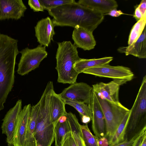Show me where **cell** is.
<instances>
[{"label":"cell","mask_w":146,"mask_h":146,"mask_svg":"<svg viewBox=\"0 0 146 146\" xmlns=\"http://www.w3.org/2000/svg\"><path fill=\"white\" fill-rule=\"evenodd\" d=\"M54 26H76L93 33L103 21L104 15L77 2L65 4L48 10Z\"/></svg>","instance_id":"obj_1"},{"label":"cell","mask_w":146,"mask_h":146,"mask_svg":"<svg viewBox=\"0 0 146 146\" xmlns=\"http://www.w3.org/2000/svg\"><path fill=\"white\" fill-rule=\"evenodd\" d=\"M18 42L0 33V111L4 109L14 83L16 58L19 52Z\"/></svg>","instance_id":"obj_2"},{"label":"cell","mask_w":146,"mask_h":146,"mask_svg":"<svg viewBox=\"0 0 146 146\" xmlns=\"http://www.w3.org/2000/svg\"><path fill=\"white\" fill-rule=\"evenodd\" d=\"M53 90V82L49 81L39 101L34 133L36 146H51L54 140L55 125L52 121L50 111V98Z\"/></svg>","instance_id":"obj_3"},{"label":"cell","mask_w":146,"mask_h":146,"mask_svg":"<svg viewBox=\"0 0 146 146\" xmlns=\"http://www.w3.org/2000/svg\"><path fill=\"white\" fill-rule=\"evenodd\" d=\"M57 44L55 68L58 73L57 82L63 84L74 83L79 74L74 70V65L81 58L77 48L70 41H64Z\"/></svg>","instance_id":"obj_4"},{"label":"cell","mask_w":146,"mask_h":146,"mask_svg":"<svg viewBox=\"0 0 146 146\" xmlns=\"http://www.w3.org/2000/svg\"><path fill=\"white\" fill-rule=\"evenodd\" d=\"M146 129V75L141 85L130 113L125 128V141L130 140Z\"/></svg>","instance_id":"obj_5"},{"label":"cell","mask_w":146,"mask_h":146,"mask_svg":"<svg viewBox=\"0 0 146 146\" xmlns=\"http://www.w3.org/2000/svg\"><path fill=\"white\" fill-rule=\"evenodd\" d=\"M94 92L104 116L106 128L105 137L108 140L114 135L119 125L130 110L121 104H114L102 99Z\"/></svg>","instance_id":"obj_6"},{"label":"cell","mask_w":146,"mask_h":146,"mask_svg":"<svg viewBox=\"0 0 146 146\" xmlns=\"http://www.w3.org/2000/svg\"><path fill=\"white\" fill-rule=\"evenodd\" d=\"M19 52L21 55L17 72L21 76L27 74L38 68L41 62L48 55L46 47L40 45L33 49L26 48Z\"/></svg>","instance_id":"obj_7"},{"label":"cell","mask_w":146,"mask_h":146,"mask_svg":"<svg viewBox=\"0 0 146 146\" xmlns=\"http://www.w3.org/2000/svg\"><path fill=\"white\" fill-rule=\"evenodd\" d=\"M82 73L96 76L116 80H132L134 74L130 69L122 66H112L108 64L86 69Z\"/></svg>","instance_id":"obj_8"},{"label":"cell","mask_w":146,"mask_h":146,"mask_svg":"<svg viewBox=\"0 0 146 146\" xmlns=\"http://www.w3.org/2000/svg\"><path fill=\"white\" fill-rule=\"evenodd\" d=\"M92 87L86 83L76 82L65 88L58 95L64 101L70 100L90 104Z\"/></svg>","instance_id":"obj_9"},{"label":"cell","mask_w":146,"mask_h":146,"mask_svg":"<svg viewBox=\"0 0 146 146\" xmlns=\"http://www.w3.org/2000/svg\"><path fill=\"white\" fill-rule=\"evenodd\" d=\"M128 81L124 80H113L108 83L100 82L92 85L93 90L102 99L120 104L119 97L120 86Z\"/></svg>","instance_id":"obj_10"},{"label":"cell","mask_w":146,"mask_h":146,"mask_svg":"<svg viewBox=\"0 0 146 146\" xmlns=\"http://www.w3.org/2000/svg\"><path fill=\"white\" fill-rule=\"evenodd\" d=\"M31 106H25L19 112L14 129L12 146H26L28 120Z\"/></svg>","instance_id":"obj_11"},{"label":"cell","mask_w":146,"mask_h":146,"mask_svg":"<svg viewBox=\"0 0 146 146\" xmlns=\"http://www.w3.org/2000/svg\"><path fill=\"white\" fill-rule=\"evenodd\" d=\"M22 101L19 100L15 105L7 113L2 119V133L6 136L8 146H12V141L18 115L22 109Z\"/></svg>","instance_id":"obj_12"},{"label":"cell","mask_w":146,"mask_h":146,"mask_svg":"<svg viewBox=\"0 0 146 146\" xmlns=\"http://www.w3.org/2000/svg\"><path fill=\"white\" fill-rule=\"evenodd\" d=\"M27 9L22 0H0L1 20H18L24 16Z\"/></svg>","instance_id":"obj_13"},{"label":"cell","mask_w":146,"mask_h":146,"mask_svg":"<svg viewBox=\"0 0 146 146\" xmlns=\"http://www.w3.org/2000/svg\"><path fill=\"white\" fill-rule=\"evenodd\" d=\"M90 104L92 113V128L99 140L105 137L106 122L102 110L93 90Z\"/></svg>","instance_id":"obj_14"},{"label":"cell","mask_w":146,"mask_h":146,"mask_svg":"<svg viewBox=\"0 0 146 146\" xmlns=\"http://www.w3.org/2000/svg\"><path fill=\"white\" fill-rule=\"evenodd\" d=\"M54 26L49 17L39 21L35 27V35L41 46L48 47L55 34Z\"/></svg>","instance_id":"obj_15"},{"label":"cell","mask_w":146,"mask_h":146,"mask_svg":"<svg viewBox=\"0 0 146 146\" xmlns=\"http://www.w3.org/2000/svg\"><path fill=\"white\" fill-rule=\"evenodd\" d=\"M72 38L74 44L77 48H81L84 50L93 49L96 45L93 33L79 26L74 28Z\"/></svg>","instance_id":"obj_16"},{"label":"cell","mask_w":146,"mask_h":146,"mask_svg":"<svg viewBox=\"0 0 146 146\" xmlns=\"http://www.w3.org/2000/svg\"><path fill=\"white\" fill-rule=\"evenodd\" d=\"M146 27L137 40L132 45L119 48L118 51L127 56L131 55L139 58H146Z\"/></svg>","instance_id":"obj_17"},{"label":"cell","mask_w":146,"mask_h":146,"mask_svg":"<svg viewBox=\"0 0 146 146\" xmlns=\"http://www.w3.org/2000/svg\"><path fill=\"white\" fill-rule=\"evenodd\" d=\"M77 3L103 15L113 9H117L118 6L114 0H80Z\"/></svg>","instance_id":"obj_18"},{"label":"cell","mask_w":146,"mask_h":146,"mask_svg":"<svg viewBox=\"0 0 146 146\" xmlns=\"http://www.w3.org/2000/svg\"><path fill=\"white\" fill-rule=\"evenodd\" d=\"M65 104L64 101L53 90L50 98V111L52 121L54 125L61 117L66 115Z\"/></svg>","instance_id":"obj_19"},{"label":"cell","mask_w":146,"mask_h":146,"mask_svg":"<svg viewBox=\"0 0 146 146\" xmlns=\"http://www.w3.org/2000/svg\"><path fill=\"white\" fill-rule=\"evenodd\" d=\"M39 106L38 102L31 107L28 120L26 146H36L34 133Z\"/></svg>","instance_id":"obj_20"},{"label":"cell","mask_w":146,"mask_h":146,"mask_svg":"<svg viewBox=\"0 0 146 146\" xmlns=\"http://www.w3.org/2000/svg\"><path fill=\"white\" fill-rule=\"evenodd\" d=\"M113 59V57L111 56L91 59L81 58L75 63L74 68L75 71L79 74L86 69L109 64Z\"/></svg>","instance_id":"obj_21"},{"label":"cell","mask_w":146,"mask_h":146,"mask_svg":"<svg viewBox=\"0 0 146 146\" xmlns=\"http://www.w3.org/2000/svg\"><path fill=\"white\" fill-rule=\"evenodd\" d=\"M66 116L77 146H85L82 137L80 127V124L76 115L70 112L67 113Z\"/></svg>","instance_id":"obj_22"},{"label":"cell","mask_w":146,"mask_h":146,"mask_svg":"<svg viewBox=\"0 0 146 146\" xmlns=\"http://www.w3.org/2000/svg\"><path fill=\"white\" fill-rule=\"evenodd\" d=\"M71 131L67 118L64 121H58L55 125L54 136L55 146H61L63 138L66 134Z\"/></svg>","instance_id":"obj_23"},{"label":"cell","mask_w":146,"mask_h":146,"mask_svg":"<svg viewBox=\"0 0 146 146\" xmlns=\"http://www.w3.org/2000/svg\"><path fill=\"white\" fill-rule=\"evenodd\" d=\"M130 111V110L119 125L114 135L108 140L109 146H113L124 141L125 131Z\"/></svg>","instance_id":"obj_24"},{"label":"cell","mask_w":146,"mask_h":146,"mask_svg":"<svg viewBox=\"0 0 146 146\" xmlns=\"http://www.w3.org/2000/svg\"><path fill=\"white\" fill-rule=\"evenodd\" d=\"M146 15L137 21L132 27L129 36L128 46L132 45L137 40L146 27Z\"/></svg>","instance_id":"obj_25"},{"label":"cell","mask_w":146,"mask_h":146,"mask_svg":"<svg viewBox=\"0 0 146 146\" xmlns=\"http://www.w3.org/2000/svg\"><path fill=\"white\" fill-rule=\"evenodd\" d=\"M64 102L65 104L72 106L77 110L81 117L87 116L92 119V113L91 104L70 100H65Z\"/></svg>","instance_id":"obj_26"},{"label":"cell","mask_w":146,"mask_h":146,"mask_svg":"<svg viewBox=\"0 0 146 146\" xmlns=\"http://www.w3.org/2000/svg\"><path fill=\"white\" fill-rule=\"evenodd\" d=\"M80 127L85 146H99L98 140L91 133L87 124H80Z\"/></svg>","instance_id":"obj_27"},{"label":"cell","mask_w":146,"mask_h":146,"mask_svg":"<svg viewBox=\"0 0 146 146\" xmlns=\"http://www.w3.org/2000/svg\"><path fill=\"white\" fill-rule=\"evenodd\" d=\"M44 10H47L68 4L75 3L74 0H39Z\"/></svg>","instance_id":"obj_28"},{"label":"cell","mask_w":146,"mask_h":146,"mask_svg":"<svg viewBox=\"0 0 146 146\" xmlns=\"http://www.w3.org/2000/svg\"><path fill=\"white\" fill-rule=\"evenodd\" d=\"M61 146H77L71 131L66 133L64 136Z\"/></svg>","instance_id":"obj_29"},{"label":"cell","mask_w":146,"mask_h":146,"mask_svg":"<svg viewBox=\"0 0 146 146\" xmlns=\"http://www.w3.org/2000/svg\"><path fill=\"white\" fill-rule=\"evenodd\" d=\"M28 3L30 7L34 12L44 11V9L39 0H29Z\"/></svg>","instance_id":"obj_30"},{"label":"cell","mask_w":146,"mask_h":146,"mask_svg":"<svg viewBox=\"0 0 146 146\" xmlns=\"http://www.w3.org/2000/svg\"><path fill=\"white\" fill-rule=\"evenodd\" d=\"M146 136V129L143 131L138 136L132 146H140Z\"/></svg>","instance_id":"obj_31"},{"label":"cell","mask_w":146,"mask_h":146,"mask_svg":"<svg viewBox=\"0 0 146 146\" xmlns=\"http://www.w3.org/2000/svg\"><path fill=\"white\" fill-rule=\"evenodd\" d=\"M140 135H137L129 141L123 142L113 146H132Z\"/></svg>","instance_id":"obj_32"},{"label":"cell","mask_w":146,"mask_h":146,"mask_svg":"<svg viewBox=\"0 0 146 146\" xmlns=\"http://www.w3.org/2000/svg\"><path fill=\"white\" fill-rule=\"evenodd\" d=\"M137 7L143 16L146 15V0H142Z\"/></svg>","instance_id":"obj_33"},{"label":"cell","mask_w":146,"mask_h":146,"mask_svg":"<svg viewBox=\"0 0 146 146\" xmlns=\"http://www.w3.org/2000/svg\"><path fill=\"white\" fill-rule=\"evenodd\" d=\"M123 14L121 10H117V9H115L111 10L106 15H108L113 17H118Z\"/></svg>","instance_id":"obj_34"},{"label":"cell","mask_w":146,"mask_h":146,"mask_svg":"<svg viewBox=\"0 0 146 146\" xmlns=\"http://www.w3.org/2000/svg\"><path fill=\"white\" fill-rule=\"evenodd\" d=\"M141 12L139 10V9L137 7H136L135 9L134 14L133 15V17L138 21L140 19L143 17Z\"/></svg>","instance_id":"obj_35"},{"label":"cell","mask_w":146,"mask_h":146,"mask_svg":"<svg viewBox=\"0 0 146 146\" xmlns=\"http://www.w3.org/2000/svg\"><path fill=\"white\" fill-rule=\"evenodd\" d=\"M98 144L99 146H108V142L107 139L105 137L100 138L98 140Z\"/></svg>","instance_id":"obj_36"},{"label":"cell","mask_w":146,"mask_h":146,"mask_svg":"<svg viewBox=\"0 0 146 146\" xmlns=\"http://www.w3.org/2000/svg\"><path fill=\"white\" fill-rule=\"evenodd\" d=\"M81 119L82 123L85 124H87L92 120L89 117L85 116L82 117Z\"/></svg>","instance_id":"obj_37"},{"label":"cell","mask_w":146,"mask_h":146,"mask_svg":"<svg viewBox=\"0 0 146 146\" xmlns=\"http://www.w3.org/2000/svg\"><path fill=\"white\" fill-rule=\"evenodd\" d=\"M1 14H0V20H1Z\"/></svg>","instance_id":"obj_38"}]
</instances>
